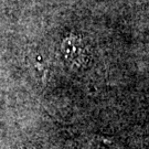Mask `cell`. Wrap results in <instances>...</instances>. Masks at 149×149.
Masks as SVG:
<instances>
[{
    "instance_id": "1",
    "label": "cell",
    "mask_w": 149,
    "mask_h": 149,
    "mask_svg": "<svg viewBox=\"0 0 149 149\" xmlns=\"http://www.w3.org/2000/svg\"><path fill=\"white\" fill-rule=\"evenodd\" d=\"M63 53L69 62L81 63L83 60V47L77 39L70 38L63 44Z\"/></svg>"
}]
</instances>
